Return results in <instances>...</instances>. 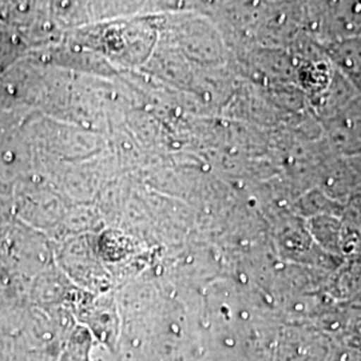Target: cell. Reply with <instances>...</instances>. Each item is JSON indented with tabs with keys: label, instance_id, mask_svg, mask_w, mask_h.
<instances>
[{
	"label": "cell",
	"instance_id": "1",
	"mask_svg": "<svg viewBox=\"0 0 361 361\" xmlns=\"http://www.w3.org/2000/svg\"><path fill=\"white\" fill-rule=\"evenodd\" d=\"M328 54L344 73L350 77L361 73V38L336 40L328 44Z\"/></svg>",
	"mask_w": 361,
	"mask_h": 361
},
{
	"label": "cell",
	"instance_id": "2",
	"mask_svg": "<svg viewBox=\"0 0 361 361\" xmlns=\"http://www.w3.org/2000/svg\"><path fill=\"white\" fill-rule=\"evenodd\" d=\"M310 234L329 250H341V221L332 214H320L310 219Z\"/></svg>",
	"mask_w": 361,
	"mask_h": 361
},
{
	"label": "cell",
	"instance_id": "3",
	"mask_svg": "<svg viewBox=\"0 0 361 361\" xmlns=\"http://www.w3.org/2000/svg\"><path fill=\"white\" fill-rule=\"evenodd\" d=\"M13 153H6V155H4V161H13Z\"/></svg>",
	"mask_w": 361,
	"mask_h": 361
}]
</instances>
